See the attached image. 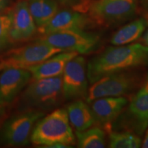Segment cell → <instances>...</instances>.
Here are the masks:
<instances>
[{"instance_id": "obj_27", "label": "cell", "mask_w": 148, "mask_h": 148, "mask_svg": "<svg viewBox=\"0 0 148 148\" xmlns=\"http://www.w3.org/2000/svg\"><path fill=\"white\" fill-rule=\"evenodd\" d=\"M143 39L144 40V42L145 43V45L148 47V29L145 32V34H144Z\"/></svg>"}, {"instance_id": "obj_14", "label": "cell", "mask_w": 148, "mask_h": 148, "mask_svg": "<svg viewBox=\"0 0 148 148\" xmlns=\"http://www.w3.org/2000/svg\"><path fill=\"white\" fill-rule=\"evenodd\" d=\"M92 25L86 14L75 10H58L44 27L39 29L40 35L64 30H85Z\"/></svg>"}, {"instance_id": "obj_12", "label": "cell", "mask_w": 148, "mask_h": 148, "mask_svg": "<svg viewBox=\"0 0 148 148\" xmlns=\"http://www.w3.org/2000/svg\"><path fill=\"white\" fill-rule=\"evenodd\" d=\"M32 79L29 70L7 68L0 75V103L8 107L15 102L18 95Z\"/></svg>"}, {"instance_id": "obj_20", "label": "cell", "mask_w": 148, "mask_h": 148, "mask_svg": "<svg viewBox=\"0 0 148 148\" xmlns=\"http://www.w3.org/2000/svg\"><path fill=\"white\" fill-rule=\"evenodd\" d=\"M108 134L109 147L138 148L142 144L140 136L129 131H110Z\"/></svg>"}, {"instance_id": "obj_18", "label": "cell", "mask_w": 148, "mask_h": 148, "mask_svg": "<svg viewBox=\"0 0 148 148\" xmlns=\"http://www.w3.org/2000/svg\"><path fill=\"white\" fill-rule=\"evenodd\" d=\"M38 30L44 27L59 10L56 0H27Z\"/></svg>"}, {"instance_id": "obj_21", "label": "cell", "mask_w": 148, "mask_h": 148, "mask_svg": "<svg viewBox=\"0 0 148 148\" xmlns=\"http://www.w3.org/2000/svg\"><path fill=\"white\" fill-rule=\"evenodd\" d=\"M11 7L0 10V48L2 51L11 45Z\"/></svg>"}, {"instance_id": "obj_8", "label": "cell", "mask_w": 148, "mask_h": 148, "mask_svg": "<svg viewBox=\"0 0 148 148\" xmlns=\"http://www.w3.org/2000/svg\"><path fill=\"white\" fill-rule=\"evenodd\" d=\"M19 111L3 123L0 130V141L3 144L13 147L27 145L35 125L45 114L36 110Z\"/></svg>"}, {"instance_id": "obj_15", "label": "cell", "mask_w": 148, "mask_h": 148, "mask_svg": "<svg viewBox=\"0 0 148 148\" xmlns=\"http://www.w3.org/2000/svg\"><path fill=\"white\" fill-rule=\"evenodd\" d=\"M77 55L78 53L75 51H62L27 70L32 74L33 79L60 76L62 75L66 63Z\"/></svg>"}, {"instance_id": "obj_17", "label": "cell", "mask_w": 148, "mask_h": 148, "mask_svg": "<svg viewBox=\"0 0 148 148\" xmlns=\"http://www.w3.org/2000/svg\"><path fill=\"white\" fill-rule=\"evenodd\" d=\"M148 25L145 18H140L123 25L112 35L110 43L113 45H125L137 40Z\"/></svg>"}, {"instance_id": "obj_10", "label": "cell", "mask_w": 148, "mask_h": 148, "mask_svg": "<svg viewBox=\"0 0 148 148\" xmlns=\"http://www.w3.org/2000/svg\"><path fill=\"white\" fill-rule=\"evenodd\" d=\"M87 63L82 56L77 55L66 64L62 75V95L66 100L86 99L88 85Z\"/></svg>"}, {"instance_id": "obj_26", "label": "cell", "mask_w": 148, "mask_h": 148, "mask_svg": "<svg viewBox=\"0 0 148 148\" xmlns=\"http://www.w3.org/2000/svg\"><path fill=\"white\" fill-rule=\"evenodd\" d=\"M62 1H63V2H65V3H66V2H68V3L75 2V3H74V5H73V7L74 5H75L76 4H77V3H78L79 2H80L82 0H62ZM73 7H72V8H73Z\"/></svg>"}, {"instance_id": "obj_4", "label": "cell", "mask_w": 148, "mask_h": 148, "mask_svg": "<svg viewBox=\"0 0 148 148\" xmlns=\"http://www.w3.org/2000/svg\"><path fill=\"white\" fill-rule=\"evenodd\" d=\"M136 0H82L73 10L86 14L92 25L110 26L134 15Z\"/></svg>"}, {"instance_id": "obj_6", "label": "cell", "mask_w": 148, "mask_h": 148, "mask_svg": "<svg viewBox=\"0 0 148 148\" xmlns=\"http://www.w3.org/2000/svg\"><path fill=\"white\" fill-rule=\"evenodd\" d=\"M127 106L112 127L142 136L148 127V73Z\"/></svg>"}, {"instance_id": "obj_24", "label": "cell", "mask_w": 148, "mask_h": 148, "mask_svg": "<svg viewBox=\"0 0 148 148\" xmlns=\"http://www.w3.org/2000/svg\"><path fill=\"white\" fill-rule=\"evenodd\" d=\"M9 0H0V10L9 8Z\"/></svg>"}, {"instance_id": "obj_9", "label": "cell", "mask_w": 148, "mask_h": 148, "mask_svg": "<svg viewBox=\"0 0 148 148\" xmlns=\"http://www.w3.org/2000/svg\"><path fill=\"white\" fill-rule=\"evenodd\" d=\"M39 39L63 51H75L88 54L95 51L100 43V36L84 30H64L40 35Z\"/></svg>"}, {"instance_id": "obj_5", "label": "cell", "mask_w": 148, "mask_h": 148, "mask_svg": "<svg viewBox=\"0 0 148 148\" xmlns=\"http://www.w3.org/2000/svg\"><path fill=\"white\" fill-rule=\"evenodd\" d=\"M63 51L39 39L8 49L0 56V70L7 68L27 69L56 53Z\"/></svg>"}, {"instance_id": "obj_16", "label": "cell", "mask_w": 148, "mask_h": 148, "mask_svg": "<svg viewBox=\"0 0 148 148\" xmlns=\"http://www.w3.org/2000/svg\"><path fill=\"white\" fill-rule=\"evenodd\" d=\"M69 123L75 131H84L95 124L90 106L82 99H76L66 106Z\"/></svg>"}, {"instance_id": "obj_29", "label": "cell", "mask_w": 148, "mask_h": 148, "mask_svg": "<svg viewBox=\"0 0 148 148\" xmlns=\"http://www.w3.org/2000/svg\"><path fill=\"white\" fill-rule=\"evenodd\" d=\"M1 51H2V50H1V48H0V52H1Z\"/></svg>"}, {"instance_id": "obj_28", "label": "cell", "mask_w": 148, "mask_h": 148, "mask_svg": "<svg viewBox=\"0 0 148 148\" xmlns=\"http://www.w3.org/2000/svg\"><path fill=\"white\" fill-rule=\"evenodd\" d=\"M144 18L147 20V21L148 23V12H145V16H144Z\"/></svg>"}, {"instance_id": "obj_13", "label": "cell", "mask_w": 148, "mask_h": 148, "mask_svg": "<svg viewBox=\"0 0 148 148\" xmlns=\"http://www.w3.org/2000/svg\"><path fill=\"white\" fill-rule=\"evenodd\" d=\"M124 97H101L89 103L95 123L102 127L108 133L112 125L128 103Z\"/></svg>"}, {"instance_id": "obj_1", "label": "cell", "mask_w": 148, "mask_h": 148, "mask_svg": "<svg viewBox=\"0 0 148 148\" xmlns=\"http://www.w3.org/2000/svg\"><path fill=\"white\" fill-rule=\"evenodd\" d=\"M148 65V47L140 43L114 45L106 48L87 63L90 84L101 77Z\"/></svg>"}, {"instance_id": "obj_2", "label": "cell", "mask_w": 148, "mask_h": 148, "mask_svg": "<svg viewBox=\"0 0 148 148\" xmlns=\"http://www.w3.org/2000/svg\"><path fill=\"white\" fill-rule=\"evenodd\" d=\"M62 75L46 78H32L22 90L16 104L18 110L45 112L58 106L62 100Z\"/></svg>"}, {"instance_id": "obj_22", "label": "cell", "mask_w": 148, "mask_h": 148, "mask_svg": "<svg viewBox=\"0 0 148 148\" xmlns=\"http://www.w3.org/2000/svg\"><path fill=\"white\" fill-rule=\"evenodd\" d=\"M7 114L6 107L0 103V124L3 123Z\"/></svg>"}, {"instance_id": "obj_23", "label": "cell", "mask_w": 148, "mask_h": 148, "mask_svg": "<svg viewBox=\"0 0 148 148\" xmlns=\"http://www.w3.org/2000/svg\"><path fill=\"white\" fill-rule=\"evenodd\" d=\"M141 147L143 148H148V127L145 130V134L144 136L143 143L141 144Z\"/></svg>"}, {"instance_id": "obj_25", "label": "cell", "mask_w": 148, "mask_h": 148, "mask_svg": "<svg viewBox=\"0 0 148 148\" xmlns=\"http://www.w3.org/2000/svg\"><path fill=\"white\" fill-rule=\"evenodd\" d=\"M140 1L142 8L145 10V12H148V0H140Z\"/></svg>"}, {"instance_id": "obj_3", "label": "cell", "mask_w": 148, "mask_h": 148, "mask_svg": "<svg viewBox=\"0 0 148 148\" xmlns=\"http://www.w3.org/2000/svg\"><path fill=\"white\" fill-rule=\"evenodd\" d=\"M30 141L34 145L49 147L55 144H64L71 147L75 138L64 108H57L43 116L35 125Z\"/></svg>"}, {"instance_id": "obj_30", "label": "cell", "mask_w": 148, "mask_h": 148, "mask_svg": "<svg viewBox=\"0 0 148 148\" xmlns=\"http://www.w3.org/2000/svg\"><path fill=\"white\" fill-rule=\"evenodd\" d=\"M103 1H108V0H103Z\"/></svg>"}, {"instance_id": "obj_7", "label": "cell", "mask_w": 148, "mask_h": 148, "mask_svg": "<svg viewBox=\"0 0 148 148\" xmlns=\"http://www.w3.org/2000/svg\"><path fill=\"white\" fill-rule=\"evenodd\" d=\"M139 73L132 70L112 73L99 79L88 88L86 101L107 97H123L139 88L143 82Z\"/></svg>"}, {"instance_id": "obj_11", "label": "cell", "mask_w": 148, "mask_h": 148, "mask_svg": "<svg viewBox=\"0 0 148 148\" xmlns=\"http://www.w3.org/2000/svg\"><path fill=\"white\" fill-rule=\"evenodd\" d=\"M11 44L21 43L30 40L38 32V28L29 10L27 0H19L11 7Z\"/></svg>"}, {"instance_id": "obj_19", "label": "cell", "mask_w": 148, "mask_h": 148, "mask_svg": "<svg viewBox=\"0 0 148 148\" xmlns=\"http://www.w3.org/2000/svg\"><path fill=\"white\" fill-rule=\"evenodd\" d=\"M77 147L103 148L106 147V134L101 127H90L84 131H75Z\"/></svg>"}]
</instances>
